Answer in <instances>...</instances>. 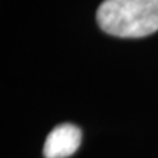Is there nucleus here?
Wrapping results in <instances>:
<instances>
[{
	"label": "nucleus",
	"instance_id": "2",
	"mask_svg": "<svg viewBox=\"0 0 158 158\" xmlns=\"http://www.w3.org/2000/svg\"><path fill=\"white\" fill-rule=\"evenodd\" d=\"M82 133L78 126L62 123L51 130L44 142L43 154L45 158H68L78 151Z\"/></svg>",
	"mask_w": 158,
	"mask_h": 158
},
{
	"label": "nucleus",
	"instance_id": "1",
	"mask_svg": "<svg viewBox=\"0 0 158 158\" xmlns=\"http://www.w3.org/2000/svg\"><path fill=\"white\" fill-rule=\"evenodd\" d=\"M97 22L114 37L151 35L158 31V0H104L97 10Z\"/></svg>",
	"mask_w": 158,
	"mask_h": 158
}]
</instances>
